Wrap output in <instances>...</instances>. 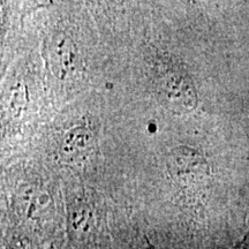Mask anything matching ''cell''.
I'll use <instances>...</instances> for the list:
<instances>
[{
    "mask_svg": "<svg viewBox=\"0 0 249 249\" xmlns=\"http://www.w3.org/2000/svg\"><path fill=\"white\" fill-rule=\"evenodd\" d=\"M156 89L165 104L179 112L191 111L197 104L191 77L176 65H161L156 73Z\"/></svg>",
    "mask_w": 249,
    "mask_h": 249,
    "instance_id": "obj_1",
    "label": "cell"
},
{
    "mask_svg": "<svg viewBox=\"0 0 249 249\" xmlns=\"http://www.w3.org/2000/svg\"><path fill=\"white\" fill-rule=\"evenodd\" d=\"M167 166L170 173L179 180H196L209 173L202 155L186 147H179L171 152Z\"/></svg>",
    "mask_w": 249,
    "mask_h": 249,
    "instance_id": "obj_2",
    "label": "cell"
},
{
    "mask_svg": "<svg viewBox=\"0 0 249 249\" xmlns=\"http://www.w3.org/2000/svg\"><path fill=\"white\" fill-rule=\"evenodd\" d=\"M89 133H82V129L76 128L73 132L68 133V136L65 141V148L67 151H70V154L74 152V150H80L82 147H86L87 141L86 139H89Z\"/></svg>",
    "mask_w": 249,
    "mask_h": 249,
    "instance_id": "obj_3",
    "label": "cell"
},
{
    "mask_svg": "<svg viewBox=\"0 0 249 249\" xmlns=\"http://www.w3.org/2000/svg\"><path fill=\"white\" fill-rule=\"evenodd\" d=\"M71 42V40H70ZM68 42V40H59L58 42V49H57V53H58V59L59 60V65H61L64 67V74L68 73V68L71 66L73 64V52L71 51V44Z\"/></svg>",
    "mask_w": 249,
    "mask_h": 249,
    "instance_id": "obj_4",
    "label": "cell"
}]
</instances>
